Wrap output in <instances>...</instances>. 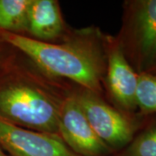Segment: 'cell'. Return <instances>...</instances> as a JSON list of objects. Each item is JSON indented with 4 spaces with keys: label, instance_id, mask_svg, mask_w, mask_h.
<instances>
[{
    "label": "cell",
    "instance_id": "1",
    "mask_svg": "<svg viewBox=\"0 0 156 156\" xmlns=\"http://www.w3.org/2000/svg\"><path fill=\"white\" fill-rule=\"evenodd\" d=\"M105 34L94 27L70 31L55 43L0 32V42L27 57L48 77L67 79L101 96L106 73Z\"/></svg>",
    "mask_w": 156,
    "mask_h": 156
},
{
    "label": "cell",
    "instance_id": "2",
    "mask_svg": "<svg viewBox=\"0 0 156 156\" xmlns=\"http://www.w3.org/2000/svg\"><path fill=\"white\" fill-rule=\"evenodd\" d=\"M4 59V57H3ZM0 62V119L18 127L58 134L61 105L70 92L38 69Z\"/></svg>",
    "mask_w": 156,
    "mask_h": 156
},
{
    "label": "cell",
    "instance_id": "3",
    "mask_svg": "<svg viewBox=\"0 0 156 156\" xmlns=\"http://www.w3.org/2000/svg\"><path fill=\"white\" fill-rule=\"evenodd\" d=\"M115 38L136 73L147 72L156 62V0H128Z\"/></svg>",
    "mask_w": 156,
    "mask_h": 156
},
{
    "label": "cell",
    "instance_id": "4",
    "mask_svg": "<svg viewBox=\"0 0 156 156\" xmlns=\"http://www.w3.org/2000/svg\"><path fill=\"white\" fill-rule=\"evenodd\" d=\"M75 95L96 135L114 151L125 148L148 118L127 114L85 89H81Z\"/></svg>",
    "mask_w": 156,
    "mask_h": 156
},
{
    "label": "cell",
    "instance_id": "5",
    "mask_svg": "<svg viewBox=\"0 0 156 156\" xmlns=\"http://www.w3.org/2000/svg\"><path fill=\"white\" fill-rule=\"evenodd\" d=\"M58 134L79 156H108L115 152L96 135L78 104L75 92H70L62 103Z\"/></svg>",
    "mask_w": 156,
    "mask_h": 156
},
{
    "label": "cell",
    "instance_id": "6",
    "mask_svg": "<svg viewBox=\"0 0 156 156\" xmlns=\"http://www.w3.org/2000/svg\"><path fill=\"white\" fill-rule=\"evenodd\" d=\"M105 49L107 62L104 84L109 97L118 109L135 115L138 73L124 56L115 37L106 35Z\"/></svg>",
    "mask_w": 156,
    "mask_h": 156
},
{
    "label": "cell",
    "instance_id": "7",
    "mask_svg": "<svg viewBox=\"0 0 156 156\" xmlns=\"http://www.w3.org/2000/svg\"><path fill=\"white\" fill-rule=\"evenodd\" d=\"M0 148L8 156H79L60 136L21 128L3 119Z\"/></svg>",
    "mask_w": 156,
    "mask_h": 156
},
{
    "label": "cell",
    "instance_id": "8",
    "mask_svg": "<svg viewBox=\"0 0 156 156\" xmlns=\"http://www.w3.org/2000/svg\"><path fill=\"white\" fill-rule=\"evenodd\" d=\"M69 32L58 1L31 0L27 37L37 41L55 43L62 40Z\"/></svg>",
    "mask_w": 156,
    "mask_h": 156
},
{
    "label": "cell",
    "instance_id": "9",
    "mask_svg": "<svg viewBox=\"0 0 156 156\" xmlns=\"http://www.w3.org/2000/svg\"><path fill=\"white\" fill-rule=\"evenodd\" d=\"M31 0H0V32L27 36Z\"/></svg>",
    "mask_w": 156,
    "mask_h": 156
},
{
    "label": "cell",
    "instance_id": "10",
    "mask_svg": "<svg viewBox=\"0 0 156 156\" xmlns=\"http://www.w3.org/2000/svg\"><path fill=\"white\" fill-rule=\"evenodd\" d=\"M135 101L140 116H156V74L142 72L138 74Z\"/></svg>",
    "mask_w": 156,
    "mask_h": 156
},
{
    "label": "cell",
    "instance_id": "11",
    "mask_svg": "<svg viewBox=\"0 0 156 156\" xmlns=\"http://www.w3.org/2000/svg\"><path fill=\"white\" fill-rule=\"evenodd\" d=\"M120 156H156V116H148L145 125Z\"/></svg>",
    "mask_w": 156,
    "mask_h": 156
},
{
    "label": "cell",
    "instance_id": "12",
    "mask_svg": "<svg viewBox=\"0 0 156 156\" xmlns=\"http://www.w3.org/2000/svg\"><path fill=\"white\" fill-rule=\"evenodd\" d=\"M3 59V46H2V42H0V62Z\"/></svg>",
    "mask_w": 156,
    "mask_h": 156
},
{
    "label": "cell",
    "instance_id": "13",
    "mask_svg": "<svg viewBox=\"0 0 156 156\" xmlns=\"http://www.w3.org/2000/svg\"><path fill=\"white\" fill-rule=\"evenodd\" d=\"M147 72H152V73H154V74H156V62H155V64L154 65V67L152 68V69L149 70V71H147Z\"/></svg>",
    "mask_w": 156,
    "mask_h": 156
},
{
    "label": "cell",
    "instance_id": "14",
    "mask_svg": "<svg viewBox=\"0 0 156 156\" xmlns=\"http://www.w3.org/2000/svg\"><path fill=\"white\" fill-rule=\"evenodd\" d=\"M0 156H8V155H7L5 153L4 151H3L2 149H1V148H0Z\"/></svg>",
    "mask_w": 156,
    "mask_h": 156
}]
</instances>
